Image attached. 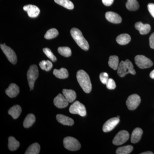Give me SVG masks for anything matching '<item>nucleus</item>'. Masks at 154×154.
Here are the masks:
<instances>
[{"label":"nucleus","mask_w":154,"mask_h":154,"mask_svg":"<svg viewBox=\"0 0 154 154\" xmlns=\"http://www.w3.org/2000/svg\"><path fill=\"white\" fill-rule=\"evenodd\" d=\"M40 145L37 143L31 144L25 152V154H38L40 152Z\"/></svg>","instance_id":"nucleus-25"},{"label":"nucleus","mask_w":154,"mask_h":154,"mask_svg":"<svg viewBox=\"0 0 154 154\" xmlns=\"http://www.w3.org/2000/svg\"><path fill=\"white\" fill-rule=\"evenodd\" d=\"M105 17L107 21L114 24H119L122 22L121 17L114 12H107L105 14Z\"/></svg>","instance_id":"nucleus-14"},{"label":"nucleus","mask_w":154,"mask_h":154,"mask_svg":"<svg viewBox=\"0 0 154 154\" xmlns=\"http://www.w3.org/2000/svg\"><path fill=\"white\" fill-rule=\"evenodd\" d=\"M139 4L137 0H127L126 7L130 11H137L139 8Z\"/></svg>","instance_id":"nucleus-27"},{"label":"nucleus","mask_w":154,"mask_h":154,"mask_svg":"<svg viewBox=\"0 0 154 154\" xmlns=\"http://www.w3.org/2000/svg\"><path fill=\"white\" fill-rule=\"evenodd\" d=\"M117 117H118V118H119V116H117Z\"/></svg>","instance_id":"nucleus-41"},{"label":"nucleus","mask_w":154,"mask_h":154,"mask_svg":"<svg viewBox=\"0 0 154 154\" xmlns=\"http://www.w3.org/2000/svg\"><path fill=\"white\" fill-rule=\"evenodd\" d=\"M58 52L65 57H69L72 54L71 50L68 47H60L58 48Z\"/></svg>","instance_id":"nucleus-32"},{"label":"nucleus","mask_w":154,"mask_h":154,"mask_svg":"<svg viewBox=\"0 0 154 154\" xmlns=\"http://www.w3.org/2000/svg\"><path fill=\"white\" fill-rule=\"evenodd\" d=\"M147 7L150 14L154 18V4L150 3L148 5Z\"/></svg>","instance_id":"nucleus-36"},{"label":"nucleus","mask_w":154,"mask_h":154,"mask_svg":"<svg viewBox=\"0 0 154 154\" xmlns=\"http://www.w3.org/2000/svg\"><path fill=\"white\" fill-rule=\"evenodd\" d=\"M141 154H153V153L152 152L148 151L141 153Z\"/></svg>","instance_id":"nucleus-40"},{"label":"nucleus","mask_w":154,"mask_h":154,"mask_svg":"<svg viewBox=\"0 0 154 154\" xmlns=\"http://www.w3.org/2000/svg\"><path fill=\"white\" fill-rule=\"evenodd\" d=\"M22 110V108L19 105H15L11 107L8 112L14 119H17L21 114Z\"/></svg>","instance_id":"nucleus-20"},{"label":"nucleus","mask_w":154,"mask_h":154,"mask_svg":"<svg viewBox=\"0 0 154 154\" xmlns=\"http://www.w3.org/2000/svg\"><path fill=\"white\" fill-rule=\"evenodd\" d=\"M119 119L118 117H114L110 119L104 124L103 126L104 132H107L111 131L119 123Z\"/></svg>","instance_id":"nucleus-11"},{"label":"nucleus","mask_w":154,"mask_h":154,"mask_svg":"<svg viewBox=\"0 0 154 154\" xmlns=\"http://www.w3.org/2000/svg\"><path fill=\"white\" fill-rule=\"evenodd\" d=\"M36 120L35 116L33 114H29L26 116L23 122V126L25 128H28L33 125Z\"/></svg>","instance_id":"nucleus-24"},{"label":"nucleus","mask_w":154,"mask_h":154,"mask_svg":"<svg viewBox=\"0 0 154 154\" xmlns=\"http://www.w3.org/2000/svg\"><path fill=\"white\" fill-rule=\"evenodd\" d=\"M135 28L139 30L141 35L147 34L151 30V26L149 24H144L141 22H137L135 24Z\"/></svg>","instance_id":"nucleus-15"},{"label":"nucleus","mask_w":154,"mask_h":154,"mask_svg":"<svg viewBox=\"0 0 154 154\" xmlns=\"http://www.w3.org/2000/svg\"><path fill=\"white\" fill-rule=\"evenodd\" d=\"M6 94L11 98H14L19 94V87L15 84H11L5 91Z\"/></svg>","instance_id":"nucleus-16"},{"label":"nucleus","mask_w":154,"mask_h":154,"mask_svg":"<svg viewBox=\"0 0 154 154\" xmlns=\"http://www.w3.org/2000/svg\"><path fill=\"white\" fill-rule=\"evenodd\" d=\"M20 146V143L18 141L13 137H10L8 138V147L11 151L16 150Z\"/></svg>","instance_id":"nucleus-23"},{"label":"nucleus","mask_w":154,"mask_h":154,"mask_svg":"<svg viewBox=\"0 0 154 154\" xmlns=\"http://www.w3.org/2000/svg\"><path fill=\"white\" fill-rule=\"evenodd\" d=\"M78 82L84 92L89 94L92 90V84L89 75L83 70H80L77 73Z\"/></svg>","instance_id":"nucleus-1"},{"label":"nucleus","mask_w":154,"mask_h":154,"mask_svg":"<svg viewBox=\"0 0 154 154\" xmlns=\"http://www.w3.org/2000/svg\"><path fill=\"white\" fill-rule=\"evenodd\" d=\"M23 10L28 13V16L30 18H36L40 13V10L37 6L29 5L23 7Z\"/></svg>","instance_id":"nucleus-13"},{"label":"nucleus","mask_w":154,"mask_h":154,"mask_svg":"<svg viewBox=\"0 0 154 154\" xmlns=\"http://www.w3.org/2000/svg\"><path fill=\"white\" fill-rule=\"evenodd\" d=\"M43 51L45 54V55L48 58H49L52 62H55L57 60V58L53 54L50 49L49 48H44L43 49Z\"/></svg>","instance_id":"nucleus-33"},{"label":"nucleus","mask_w":154,"mask_h":154,"mask_svg":"<svg viewBox=\"0 0 154 154\" xmlns=\"http://www.w3.org/2000/svg\"><path fill=\"white\" fill-rule=\"evenodd\" d=\"M143 134V130L139 128H137L134 130L131 136V142L135 143L140 140Z\"/></svg>","instance_id":"nucleus-18"},{"label":"nucleus","mask_w":154,"mask_h":154,"mask_svg":"<svg viewBox=\"0 0 154 154\" xmlns=\"http://www.w3.org/2000/svg\"><path fill=\"white\" fill-rule=\"evenodd\" d=\"M150 77L151 79H154V69L151 72L150 74Z\"/></svg>","instance_id":"nucleus-39"},{"label":"nucleus","mask_w":154,"mask_h":154,"mask_svg":"<svg viewBox=\"0 0 154 154\" xmlns=\"http://www.w3.org/2000/svg\"><path fill=\"white\" fill-rule=\"evenodd\" d=\"M0 46L8 60L13 64H16L17 61V58L15 51L11 48L4 44H1Z\"/></svg>","instance_id":"nucleus-9"},{"label":"nucleus","mask_w":154,"mask_h":154,"mask_svg":"<svg viewBox=\"0 0 154 154\" xmlns=\"http://www.w3.org/2000/svg\"><path fill=\"white\" fill-rule=\"evenodd\" d=\"M63 94L69 102L72 103L74 101L76 98V94L75 91L72 90L63 89Z\"/></svg>","instance_id":"nucleus-19"},{"label":"nucleus","mask_w":154,"mask_h":154,"mask_svg":"<svg viewBox=\"0 0 154 154\" xmlns=\"http://www.w3.org/2000/svg\"><path fill=\"white\" fill-rule=\"evenodd\" d=\"M54 2L69 10H72L74 8L73 4L70 0H54Z\"/></svg>","instance_id":"nucleus-28"},{"label":"nucleus","mask_w":154,"mask_h":154,"mask_svg":"<svg viewBox=\"0 0 154 154\" xmlns=\"http://www.w3.org/2000/svg\"><path fill=\"white\" fill-rule=\"evenodd\" d=\"M141 102L140 97L137 94H133L131 95L128 98L126 104L128 108L130 110H135Z\"/></svg>","instance_id":"nucleus-8"},{"label":"nucleus","mask_w":154,"mask_h":154,"mask_svg":"<svg viewBox=\"0 0 154 154\" xmlns=\"http://www.w3.org/2000/svg\"><path fill=\"white\" fill-rule=\"evenodd\" d=\"M131 39V38L129 35L124 33L119 35L116 38V41L117 43L121 45H125L129 43Z\"/></svg>","instance_id":"nucleus-22"},{"label":"nucleus","mask_w":154,"mask_h":154,"mask_svg":"<svg viewBox=\"0 0 154 154\" xmlns=\"http://www.w3.org/2000/svg\"><path fill=\"white\" fill-rule=\"evenodd\" d=\"M119 58L117 56H111L109 57L108 65L110 68L116 70L118 69L119 65Z\"/></svg>","instance_id":"nucleus-26"},{"label":"nucleus","mask_w":154,"mask_h":154,"mask_svg":"<svg viewBox=\"0 0 154 154\" xmlns=\"http://www.w3.org/2000/svg\"><path fill=\"white\" fill-rule=\"evenodd\" d=\"M135 62L137 66L141 69L149 68L153 65V63L149 59L143 55L136 56L134 58Z\"/></svg>","instance_id":"nucleus-7"},{"label":"nucleus","mask_w":154,"mask_h":154,"mask_svg":"<svg viewBox=\"0 0 154 154\" xmlns=\"http://www.w3.org/2000/svg\"><path fill=\"white\" fill-rule=\"evenodd\" d=\"M150 47L152 49H154V32L152 33L149 38Z\"/></svg>","instance_id":"nucleus-37"},{"label":"nucleus","mask_w":154,"mask_h":154,"mask_svg":"<svg viewBox=\"0 0 154 154\" xmlns=\"http://www.w3.org/2000/svg\"><path fill=\"white\" fill-rule=\"evenodd\" d=\"M129 73L133 75L136 74V72L132 63L129 60H126L125 61H122L119 63L117 69V74L119 76L123 78Z\"/></svg>","instance_id":"nucleus-3"},{"label":"nucleus","mask_w":154,"mask_h":154,"mask_svg":"<svg viewBox=\"0 0 154 154\" xmlns=\"http://www.w3.org/2000/svg\"><path fill=\"white\" fill-rule=\"evenodd\" d=\"M38 76V71L37 66L36 65L31 66L27 72V78L30 91L33 90L34 83Z\"/></svg>","instance_id":"nucleus-4"},{"label":"nucleus","mask_w":154,"mask_h":154,"mask_svg":"<svg viewBox=\"0 0 154 154\" xmlns=\"http://www.w3.org/2000/svg\"><path fill=\"white\" fill-rule=\"evenodd\" d=\"M99 78H100V80L102 84H105V85H106V83L107 82V81L109 79L108 75L106 72L101 73L100 74V76H99Z\"/></svg>","instance_id":"nucleus-35"},{"label":"nucleus","mask_w":154,"mask_h":154,"mask_svg":"<svg viewBox=\"0 0 154 154\" xmlns=\"http://www.w3.org/2000/svg\"><path fill=\"white\" fill-rule=\"evenodd\" d=\"M68 101L63 95L59 94L54 100V103L56 107L58 108H65L69 105Z\"/></svg>","instance_id":"nucleus-12"},{"label":"nucleus","mask_w":154,"mask_h":154,"mask_svg":"<svg viewBox=\"0 0 154 154\" xmlns=\"http://www.w3.org/2000/svg\"><path fill=\"white\" fill-rule=\"evenodd\" d=\"M53 74L60 79H65L69 76V73L66 69L62 68L60 69H54Z\"/></svg>","instance_id":"nucleus-21"},{"label":"nucleus","mask_w":154,"mask_h":154,"mask_svg":"<svg viewBox=\"0 0 154 154\" xmlns=\"http://www.w3.org/2000/svg\"><path fill=\"white\" fill-rule=\"evenodd\" d=\"M70 33L74 40L82 49L85 51L89 50V45L81 30L77 28H73L71 30Z\"/></svg>","instance_id":"nucleus-2"},{"label":"nucleus","mask_w":154,"mask_h":154,"mask_svg":"<svg viewBox=\"0 0 154 154\" xmlns=\"http://www.w3.org/2000/svg\"><path fill=\"white\" fill-rule=\"evenodd\" d=\"M133 150V147L131 145H127L118 148L116 150L117 154H128Z\"/></svg>","instance_id":"nucleus-29"},{"label":"nucleus","mask_w":154,"mask_h":154,"mask_svg":"<svg viewBox=\"0 0 154 154\" xmlns=\"http://www.w3.org/2000/svg\"><path fill=\"white\" fill-rule=\"evenodd\" d=\"M129 137V134L127 131L122 130L119 132L116 135L113 140V144L119 146L123 144L128 140Z\"/></svg>","instance_id":"nucleus-10"},{"label":"nucleus","mask_w":154,"mask_h":154,"mask_svg":"<svg viewBox=\"0 0 154 154\" xmlns=\"http://www.w3.org/2000/svg\"><path fill=\"white\" fill-rule=\"evenodd\" d=\"M58 30L55 28H51L48 30L45 35V38L47 39H51L56 37L58 35Z\"/></svg>","instance_id":"nucleus-31"},{"label":"nucleus","mask_w":154,"mask_h":154,"mask_svg":"<svg viewBox=\"0 0 154 154\" xmlns=\"http://www.w3.org/2000/svg\"><path fill=\"white\" fill-rule=\"evenodd\" d=\"M56 118L58 122L63 125L72 126L74 123V121L72 118L63 114H57Z\"/></svg>","instance_id":"nucleus-17"},{"label":"nucleus","mask_w":154,"mask_h":154,"mask_svg":"<svg viewBox=\"0 0 154 154\" xmlns=\"http://www.w3.org/2000/svg\"><path fill=\"white\" fill-rule=\"evenodd\" d=\"M4 45H6L5 43H4Z\"/></svg>","instance_id":"nucleus-42"},{"label":"nucleus","mask_w":154,"mask_h":154,"mask_svg":"<svg viewBox=\"0 0 154 154\" xmlns=\"http://www.w3.org/2000/svg\"><path fill=\"white\" fill-rule=\"evenodd\" d=\"M63 145L66 149L72 151L78 150L81 147L79 142L71 137H67L64 139Z\"/></svg>","instance_id":"nucleus-5"},{"label":"nucleus","mask_w":154,"mask_h":154,"mask_svg":"<svg viewBox=\"0 0 154 154\" xmlns=\"http://www.w3.org/2000/svg\"><path fill=\"white\" fill-rule=\"evenodd\" d=\"M69 110L72 114H78L82 116H85L87 114L85 105L78 101L71 105Z\"/></svg>","instance_id":"nucleus-6"},{"label":"nucleus","mask_w":154,"mask_h":154,"mask_svg":"<svg viewBox=\"0 0 154 154\" xmlns=\"http://www.w3.org/2000/svg\"><path fill=\"white\" fill-rule=\"evenodd\" d=\"M39 65L42 69L46 71H49L53 67V64L49 60H42L39 63Z\"/></svg>","instance_id":"nucleus-30"},{"label":"nucleus","mask_w":154,"mask_h":154,"mask_svg":"<svg viewBox=\"0 0 154 154\" xmlns=\"http://www.w3.org/2000/svg\"><path fill=\"white\" fill-rule=\"evenodd\" d=\"M114 0H102V3L106 6H110L113 4Z\"/></svg>","instance_id":"nucleus-38"},{"label":"nucleus","mask_w":154,"mask_h":154,"mask_svg":"<svg viewBox=\"0 0 154 154\" xmlns=\"http://www.w3.org/2000/svg\"><path fill=\"white\" fill-rule=\"evenodd\" d=\"M106 85L107 88L109 90H113L116 87L115 82L112 79H108L107 82L106 83Z\"/></svg>","instance_id":"nucleus-34"}]
</instances>
